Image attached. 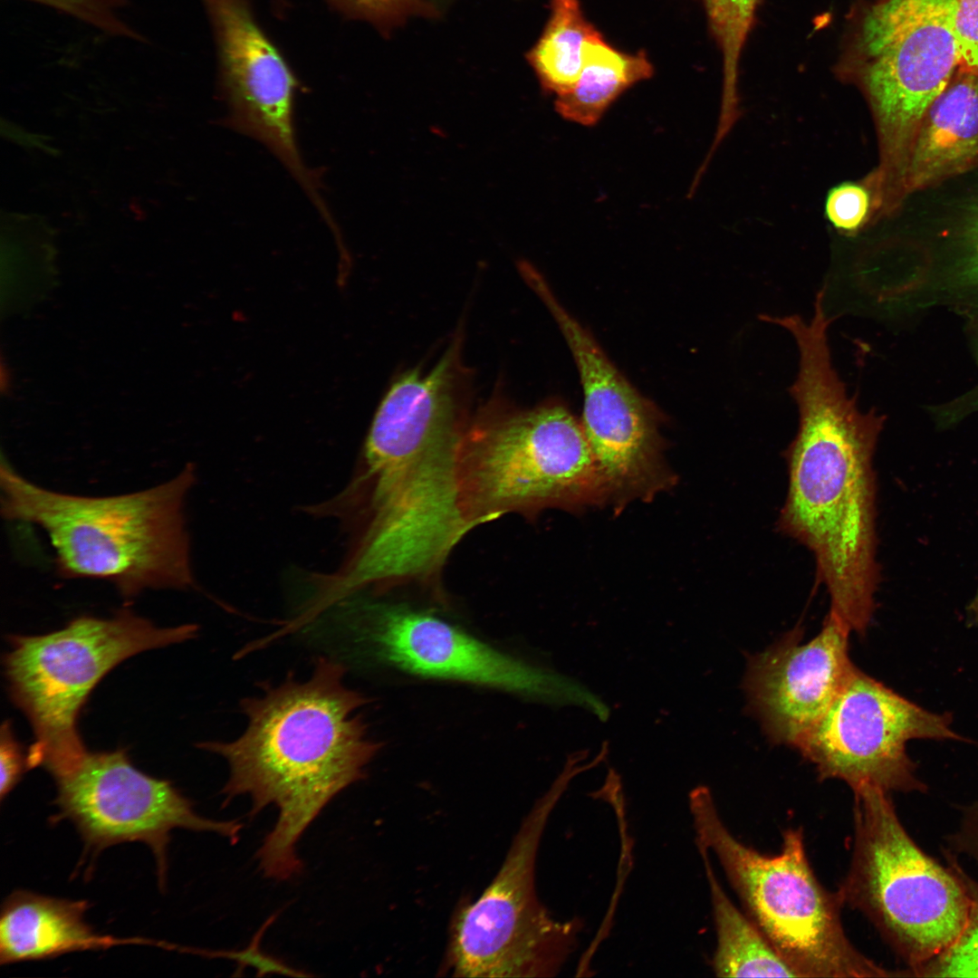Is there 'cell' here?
<instances>
[{"label": "cell", "mask_w": 978, "mask_h": 978, "mask_svg": "<svg viewBox=\"0 0 978 978\" xmlns=\"http://www.w3.org/2000/svg\"><path fill=\"white\" fill-rule=\"evenodd\" d=\"M829 327L816 317L790 330L799 350L789 388L799 424L784 452L788 489L777 529L811 551L829 613L864 634L880 581L873 460L885 417L861 411L848 394L831 362Z\"/></svg>", "instance_id": "6da1fadb"}, {"label": "cell", "mask_w": 978, "mask_h": 978, "mask_svg": "<svg viewBox=\"0 0 978 978\" xmlns=\"http://www.w3.org/2000/svg\"><path fill=\"white\" fill-rule=\"evenodd\" d=\"M345 673L342 664L319 657L307 680L289 675L244 698L247 724L239 737L201 744L227 763L225 804L246 795L252 816L276 807L277 820L256 853L268 878L287 880L302 871L301 836L336 795L366 776L382 747L359 712L369 699L346 686Z\"/></svg>", "instance_id": "7a4b0ae2"}, {"label": "cell", "mask_w": 978, "mask_h": 978, "mask_svg": "<svg viewBox=\"0 0 978 978\" xmlns=\"http://www.w3.org/2000/svg\"><path fill=\"white\" fill-rule=\"evenodd\" d=\"M196 480L192 464L171 480L113 496L43 488L1 458V514L47 534L65 579L102 580L124 597L148 589L194 584L185 501Z\"/></svg>", "instance_id": "3957f363"}, {"label": "cell", "mask_w": 978, "mask_h": 978, "mask_svg": "<svg viewBox=\"0 0 978 978\" xmlns=\"http://www.w3.org/2000/svg\"><path fill=\"white\" fill-rule=\"evenodd\" d=\"M695 845L714 854L744 913L781 957L808 978L903 976L862 954L849 939L837 892L826 889L809 861L802 828L782 833L777 854L738 840L718 811L711 790L688 794Z\"/></svg>", "instance_id": "277c9868"}, {"label": "cell", "mask_w": 978, "mask_h": 978, "mask_svg": "<svg viewBox=\"0 0 978 978\" xmlns=\"http://www.w3.org/2000/svg\"><path fill=\"white\" fill-rule=\"evenodd\" d=\"M469 524L606 503L581 423L558 402L519 408L494 397L473 415L458 465Z\"/></svg>", "instance_id": "5b68a950"}, {"label": "cell", "mask_w": 978, "mask_h": 978, "mask_svg": "<svg viewBox=\"0 0 978 978\" xmlns=\"http://www.w3.org/2000/svg\"><path fill=\"white\" fill-rule=\"evenodd\" d=\"M853 800L850 863L836 892L916 976L962 935L972 905L969 889L911 839L890 793L863 788L853 791Z\"/></svg>", "instance_id": "8992f818"}, {"label": "cell", "mask_w": 978, "mask_h": 978, "mask_svg": "<svg viewBox=\"0 0 978 978\" xmlns=\"http://www.w3.org/2000/svg\"><path fill=\"white\" fill-rule=\"evenodd\" d=\"M580 769L567 762L524 817L498 872L475 900H462L449 926L440 971L456 977H554L576 952L581 918L556 919L535 884L549 819Z\"/></svg>", "instance_id": "52a82bcc"}, {"label": "cell", "mask_w": 978, "mask_h": 978, "mask_svg": "<svg viewBox=\"0 0 978 978\" xmlns=\"http://www.w3.org/2000/svg\"><path fill=\"white\" fill-rule=\"evenodd\" d=\"M197 627L162 628L129 609L109 619L81 617L42 636H15L4 658L9 690L28 717L35 743L29 767L52 775L87 751L76 729L82 705L115 666L139 652L196 637Z\"/></svg>", "instance_id": "ba28073f"}, {"label": "cell", "mask_w": 978, "mask_h": 978, "mask_svg": "<svg viewBox=\"0 0 978 978\" xmlns=\"http://www.w3.org/2000/svg\"><path fill=\"white\" fill-rule=\"evenodd\" d=\"M957 1L878 0L862 15L841 66L868 104L876 170L887 184L899 179L922 117L958 69Z\"/></svg>", "instance_id": "9c48e42d"}, {"label": "cell", "mask_w": 978, "mask_h": 978, "mask_svg": "<svg viewBox=\"0 0 978 978\" xmlns=\"http://www.w3.org/2000/svg\"><path fill=\"white\" fill-rule=\"evenodd\" d=\"M522 275L553 316L578 368L583 390L580 423L607 503L619 511L670 489L676 477L665 460L654 408L561 306L543 277L532 265Z\"/></svg>", "instance_id": "30bf717a"}, {"label": "cell", "mask_w": 978, "mask_h": 978, "mask_svg": "<svg viewBox=\"0 0 978 978\" xmlns=\"http://www.w3.org/2000/svg\"><path fill=\"white\" fill-rule=\"evenodd\" d=\"M914 739L962 737L948 714L927 711L855 666L798 750L820 781L840 780L852 791H922L906 753Z\"/></svg>", "instance_id": "8fae6325"}, {"label": "cell", "mask_w": 978, "mask_h": 978, "mask_svg": "<svg viewBox=\"0 0 978 978\" xmlns=\"http://www.w3.org/2000/svg\"><path fill=\"white\" fill-rule=\"evenodd\" d=\"M52 776L57 788L55 820H71L93 853L124 842L146 844L156 858L160 887L166 881L173 829L214 832L235 843L243 828L235 820L200 816L169 781L143 773L121 750L87 751Z\"/></svg>", "instance_id": "7c38bea8"}, {"label": "cell", "mask_w": 978, "mask_h": 978, "mask_svg": "<svg viewBox=\"0 0 978 978\" xmlns=\"http://www.w3.org/2000/svg\"><path fill=\"white\" fill-rule=\"evenodd\" d=\"M356 609L354 636L379 662L415 676L498 689L536 701L572 702L571 680L503 653L434 615L381 602Z\"/></svg>", "instance_id": "4fadbf2b"}, {"label": "cell", "mask_w": 978, "mask_h": 978, "mask_svg": "<svg viewBox=\"0 0 978 978\" xmlns=\"http://www.w3.org/2000/svg\"><path fill=\"white\" fill-rule=\"evenodd\" d=\"M216 45L224 123L264 145L310 198L317 175L305 164L294 121L301 88L287 60L257 21L249 0H202Z\"/></svg>", "instance_id": "5bb4252c"}, {"label": "cell", "mask_w": 978, "mask_h": 978, "mask_svg": "<svg viewBox=\"0 0 978 978\" xmlns=\"http://www.w3.org/2000/svg\"><path fill=\"white\" fill-rule=\"evenodd\" d=\"M849 633L828 613L810 641L796 628L749 659V706L772 742L798 749L822 717L855 667Z\"/></svg>", "instance_id": "9a60e30c"}, {"label": "cell", "mask_w": 978, "mask_h": 978, "mask_svg": "<svg viewBox=\"0 0 978 978\" xmlns=\"http://www.w3.org/2000/svg\"><path fill=\"white\" fill-rule=\"evenodd\" d=\"M978 166V74L957 69L922 117L897 188L898 206L915 192Z\"/></svg>", "instance_id": "2e32d148"}, {"label": "cell", "mask_w": 978, "mask_h": 978, "mask_svg": "<svg viewBox=\"0 0 978 978\" xmlns=\"http://www.w3.org/2000/svg\"><path fill=\"white\" fill-rule=\"evenodd\" d=\"M85 900H69L18 890L3 904L0 964L44 960L77 951L108 949L145 939H119L95 933L85 920Z\"/></svg>", "instance_id": "e0dca14e"}, {"label": "cell", "mask_w": 978, "mask_h": 978, "mask_svg": "<svg viewBox=\"0 0 978 978\" xmlns=\"http://www.w3.org/2000/svg\"><path fill=\"white\" fill-rule=\"evenodd\" d=\"M710 895L716 945L711 961L717 977H800L749 916L732 902L715 875L709 851L696 845Z\"/></svg>", "instance_id": "ac0fdd59"}, {"label": "cell", "mask_w": 978, "mask_h": 978, "mask_svg": "<svg viewBox=\"0 0 978 978\" xmlns=\"http://www.w3.org/2000/svg\"><path fill=\"white\" fill-rule=\"evenodd\" d=\"M582 58L577 82L570 91L557 96L554 105L562 118L587 127L597 124L627 90L654 74L645 51H621L600 32L585 43Z\"/></svg>", "instance_id": "d6986e66"}, {"label": "cell", "mask_w": 978, "mask_h": 978, "mask_svg": "<svg viewBox=\"0 0 978 978\" xmlns=\"http://www.w3.org/2000/svg\"><path fill=\"white\" fill-rule=\"evenodd\" d=\"M549 20L527 53L542 89L556 97L570 91L583 66L585 43L599 33L579 0H551Z\"/></svg>", "instance_id": "ffe728a7"}, {"label": "cell", "mask_w": 978, "mask_h": 978, "mask_svg": "<svg viewBox=\"0 0 978 978\" xmlns=\"http://www.w3.org/2000/svg\"><path fill=\"white\" fill-rule=\"evenodd\" d=\"M700 1L705 11L710 31L722 54L723 93L720 116L725 120L735 119L740 115V59L760 0Z\"/></svg>", "instance_id": "44dd1931"}, {"label": "cell", "mask_w": 978, "mask_h": 978, "mask_svg": "<svg viewBox=\"0 0 978 978\" xmlns=\"http://www.w3.org/2000/svg\"><path fill=\"white\" fill-rule=\"evenodd\" d=\"M825 216L840 234L856 235L876 221L877 200L872 186L865 177L835 186L828 192Z\"/></svg>", "instance_id": "7402d4cb"}, {"label": "cell", "mask_w": 978, "mask_h": 978, "mask_svg": "<svg viewBox=\"0 0 978 978\" xmlns=\"http://www.w3.org/2000/svg\"><path fill=\"white\" fill-rule=\"evenodd\" d=\"M53 9L110 36L145 42L124 18L128 0H23Z\"/></svg>", "instance_id": "603a6c76"}, {"label": "cell", "mask_w": 978, "mask_h": 978, "mask_svg": "<svg viewBox=\"0 0 978 978\" xmlns=\"http://www.w3.org/2000/svg\"><path fill=\"white\" fill-rule=\"evenodd\" d=\"M972 905L967 924L956 942L924 966L916 976L978 977V884H966Z\"/></svg>", "instance_id": "cb8c5ba5"}, {"label": "cell", "mask_w": 978, "mask_h": 978, "mask_svg": "<svg viewBox=\"0 0 978 978\" xmlns=\"http://www.w3.org/2000/svg\"><path fill=\"white\" fill-rule=\"evenodd\" d=\"M326 1L344 17L368 22L383 34L411 16H431L436 14V8L427 0Z\"/></svg>", "instance_id": "d4e9b609"}, {"label": "cell", "mask_w": 978, "mask_h": 978, "mask_svg": "<svg viewBox=\"0 0 978 978\" xmlns=\"http://www.w3.org/2000/svg\"><path fill=\"white\" fill-rule=\"evenodd\" d=\"M277 915L271 916L254 935L247 947L239 951H207L192 949V953L208 957H218L234 960L240 966H252L257 971V975L263 976L271 973L290 975L294 977L311 976L302 970H298L283 962L282 960L264 953L261 949V940L267 928L274 922Z\"/></svg>", "instance_id": "484cf974"}, {"label": "cell", "mask_w": 978, "mask_h": 978, "mask_svg": "<svg viewBox=\"0 0 978 978\" xmlns=\"http://www.w3.org/2000/svg\"><path fill=\"white\" fill-rule=\"evenodd\" d=\"M954 32L959 53L958 69L978 74V0H958Z\"/></svg>", "instance_id": "4316f807"}, {"label": "cell", "mask_w": 978, "mask_h": 978, "mask_svg": "<svg viewBox=\"0 0 978 978\" xmlns=\"http://www.w3.org/2000/svg\"><path fill=\"white\" fill-rule=\"evenodd\" d=\"M0 741V797L3 801L20 781L28 764L8 721L2 724Z\"/></svg>", "instance_id": "83f0119b"}, {"label": "cell", "mask_w": 978, "mask_h": 978, "mask_svg": "<svg viewBox=\"0 0 978 978\" xmlns=\"http://www.w3.org/2000/svg\"><path fill=\"white\" fill-rule=\"evenodd\" d=\"M965 271L971 280L978 283V203L971 211L964 228Z\"/></svg>", "instance_id": "f1b7e54d"}, {"label": "cell", "mask_w": 978, "mask_h": 978, "mask_svg": "<svg viewBox=\"0 0 978 978\" xmlns=\"http://www.w3.org/2000/svg\"><path fill=\"white\" fill-rule=\"evenodd\" d=\"M974 830L978 832V826L975 825ZM975 839H978V838H975ZM975 842L976 843H974V845H975L976 848H974L973 852H974V855H975V857H976V858L978 860V840H975Z\"/></svg>", "instance_id": "f546056e"}, {"label": "cell", "mask_w": 978, "mask_h": 978, "mask_svg": "<svg viewBox=\"0 0 978 978\" xmlns=\"http://www.w3.org/2000/svg\"><path fill=\"white\" fill-rule=\"evenodd\" d=\"M871 176H872V175H871ZM873 179H874V178H873ZM874 182H875V181H874ZM875 185H876V184H875ZM877 193H878V192H877ZM878 196H879V195H878ZM879 198H880V197H879ZM880 203H881V201H880ZM881 215H883V216H884V214H882V212H881Z\"/></svg>", "instance_id": "4dcf8cb0"}]
</instances>
